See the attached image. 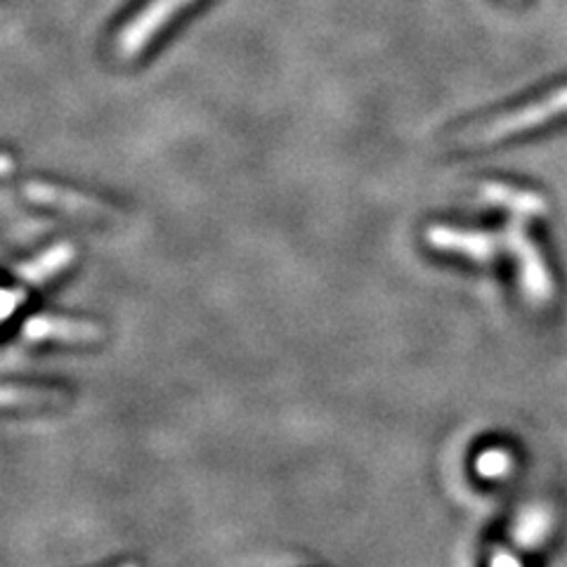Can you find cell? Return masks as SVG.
Wrapping results in <instances>:
<instances>
[{
  "label": "cell",
  "mask_w": 567,
  "mask_h": 567,
  "mask_svg": "<svg viewBox=\"0 0 567 567\" xmlns=\"http://www.w3.org/2000/svg\"><path fill=\"white\" fill-rule=\"evenodd\" d=\"M565 114H567V85L558 87V91L537 102L520 106L516 112H508L504 116H496L487 123H481V126H475L468 133L461 135V142H466V145H494V142L516 137L525 131L544 126V123Z\"/></svg>",
  "instance_id": "obj_1"
},
{
  "label": "cell",
  "mask_w": 567,
  "mask_h": 567,
  "mask_svg": "<svg viewBox=\"0 0 567 567\" xmlns=\"http://www.w3.org/2000/svg\"><path fill=\"white\" fill-rule=\"evenodd\" d=\"M504 237H506L508 251L518 258L525 296L535 306H544L546 300H551V293H554L551 275H548L546 265H544L539 251L535 248V244H532V239L525 235L520 220L511 223Z\"/></svg>",
  "instance_id": "obj_2"
},
{
  "label": "cell",
  "mask_w": 567,
  "mask_h": 567,
  "mask_svg": "<svg viewBox=\"0 0 567 567\" xmlns=\"http://www.w3.org/2000/svg\"><path fill=\"white\" fill-rule=\"evenodd\" d=\"M22 194H24V199L31 204L64 210V213H69V216H76V218L97 220V223L116 220V210L112 206L85 197V194H81V192H71V189H64L58 185L27 183L22 187Z\"/></svg>",
  "instance_id": "obj_3"
},
{
  "label": "cell",
  "mask_w": 567,
  "mask_h": 567,
  "mask_svg": "<svg viewBox=\"0 0 567 567\" xmlns=\"http://www.w3.org/2000/svg\"><path fill=\"white\" fill-rule=\"evenodd\" d=\"M192 3L194 0H150V6L142 8L133 20L123 27L118 35V50L126 58L137 55L140 50H145L154 41V35L162 31L177 12Z\"/></svg>",
  "instance_id": "obj_4"
},
{
  "label": "cell",
  "mask_w": 567,
  "mask_h": 567,
  "mask_svg": "<svg viewBox=\"0 0 567 567\" xmlns=\"http://www.w3.org/2000/svg\"><path fill=\"white\" fill-rule=\"evenodd\" d=\"M425 241L442 254H458L473 260H494L506 246V237H496L487 233H468V229H454L447 225H433L425 233Z\"/></svg>",
  "instance_id": "obj_5"
},
{
  "label": "cell",
  "mask_w": 567,
  "mask_h": 567,
  "mask_svg": "<svg viewBox=\"0 0 567 567\" xmlns=\"http://www.w3.org/2000/svg\"><path fill=\"white\" fill-rule=\"evenodd\" d=\"M24 339L33 343H66L91 346L102 339V329L85 319H71L58 315H35L24 324Z\"/></svg>",
  "instance_id": "obj_6"
},
{
  "label": "cell",
  "mask_w": 567,
  "mask_h": 567,
  "mask_svg": "<svg viewBox=\"0 0 567 567\" xmlns=\"http://www.w3.org/2000/svg\"><path fill=\"white\" fill-rule=\"evenodd\" d=\"M74 258H76V248L71 246L69 241H62V244L50 246L48 251H43L41 256H35V258L22 262L20 268H17V275H20L24 281L43 284L50 277H55L62 270H66L69 265L74 262Z\"/></svg>",
  "instance_id": "obj_7"
},
{
  "label": "cell",
  "mask_w": 567,
  "mask_h": 567,
  "mask_svg": "<svg viewBox=\"0 0 567 567\" xmlns=\"http://www.w3.org/2000/svg\"><path fill=\"white\" fill-rule=\"evenodd\" d=\"M483 197L492 204H499L513 213H518V216H527V218L544 216L546 213V202L542 194L529 192V189L492 183V185H483Z\"/></svg>",
  "instance_id": "obj_8"
},
{
  "label": "cell",
  "mask_w": 567,
  "mask_h": 567,
  "mask_svg": "<svg viewBox=\"0 0 567 567\" xmlns=\"http://www.w3.org/2000/svg\"><path fill=\"white\" fill-rule=\"evenodd\" d=\"M551 511L546 506H529L518 516L516 527H513V537H516L520 546H539L548 537V532H551Z\"/></svg>",
  "instance_id": "obj_9"
},
{
  "label": "cell",
  "mask_w": 567,
  "mask_h": 567,
  "mask_svg": "<svg viewBox=\"0 0 567 567\" xmlns=\"http://www.w3.org/2000/svg\"><path fill=\"white\" fill-rule=\"evenodd\" d=\"M64 393L58 390H45V388H27V385H6L3 388V404L6 406H58L64 402Z\"/></svg>",
  "instance_id": "obj_10"
},
{
  "label": "cell",
  "mask_w": 567,
  "mask_h": 567,
  "mask_svg": "<svg viewBox=\"0 0 567 567\" xmlns=\"http://www.w3.org/2000/svg\"><path fill=\"white\" fill-rule=\"evenodd\" d=\"M513 471V456L506 450H485L477 458V473L487 481H502Z\"/></svg>",
  "instance_id": "obj_11"
},
{
  "label": "cell",
  "mask_w": 567,
  "mask_h": 567,
  "mask_svg": "<svg viewBox=\"0 0 567 567\" xmlns=\"http://www.w3.org/2000/svg\"><path fill=\"white\" fill-rule=\"evenodd\" d=\"M17 296H22L20 291H8L6 293V310H3V315L6 317H10V312L14 310V306H17Z\"/></svg>",
  "instance_id": "obj_12"
}]
</instances>
